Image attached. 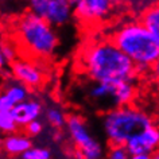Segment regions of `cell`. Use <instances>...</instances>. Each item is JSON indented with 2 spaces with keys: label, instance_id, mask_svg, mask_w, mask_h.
<instances>
[{
  "label": "cell",
  "instance_id": "e0dca14e",
  "mask_svg": "<svg viewBox=\"0 0 159 159\" xmlns=\"http://www.w3.org/2000/svg\"><path fill=\"white\" fill-rule=\"evenodd\" d=\"M19 128L16 121L14 120L11 111H0V132L14 134Z\"/></svg>",
  "mask_w": 159,
  "mask_h": 159
},
{
  "label": "cell",
  "instance_id": "9c48e42d",
  "mask_svg": "<svg viewBox=\"0 0 159 159\" xmlns=\"http://www.w3.org/2000/svg\"><path fill=\"white\" fill-rule=\"evenodd\" d=\"M43 105L41 101L38 100H30L27 98L25 101H20L18 104H15L11 109L14 120L16 121L18 127H25L27 123H30L31 120H35L42 115Z\"/></svg>",
  "mask_w": 159,
  "mask_h": 159
},
{
  "label": "cell",
  "instance_id": "277c9868",
  "mask_svg": "<svg viewBox=\"0 0 159 159\" xmlns=\"http://www.w3.org/2000/svg\"><path fill=\"white\" fill-rule=\"evenodd\" d=\"M16 34L23 45L38 57H51L58 47L59 39L55 27L31 11L19 18Z\"/></svg>",
  "mask_w": 159,
  "mask_h": 159
},
{
  "label": "cell",
  "instance_id": "5bb4252c",
  "mask_svg": "<svg viewBox=\"0 0 159 159\" xmlns=\"http://www.w3.org/2000/svg\"><path fill=\"white\" fill-rule=\"evenodd\" d=\"M77 157L78 159H104V148L100 142L94 140L84 148H80Z\"/></svg>",
  "mask_w": 159,
  "mask_h": 159
},
{
  "label": "cell",
  "instance_id": "4fadbf2b",
  "mask_svg": "<svg viewBox=\"0 0 159 159\" xmlns=\"http://www.w3.org/2000/svg\"><path fill=\"white\" fill-rule=\"evenodd\" d=\"M139 22L152 35L159 38V7L158 3L147 7L139 14Z\"/></svg>",
  "mask_w": 159,
  "mask_h": 159
},
{
  "label": "cell",
  "instance_id": "83f0119b",
  "mask_svg": "<svg viewBox=\"0 0 159 159\" xmlns=\"http://www.w3.org/2000/svg\"><path fill=\"white\" fill-rule=\"evenodd\" d=\"M2 142H3V136H2V132H0V147H2Z\"/></svg>",
  "mask_w": 159,
  "mask_h": 159
},
{
  "label": "cell",
  "instance_id": "d4e9b609",
  "mask_svg": "<svg viewBox=\"0 0 159 159\" xmlns=\"http://www.w3.org/2000/svg\"><path fill=\"white\" fill-rule=\"evenodd\" d=\"M111 2H112V4L116 8H129L131 10L138 0H111Z\"/></svg>",
  "mask_w": 159,
  "mask_h": 159
},
{
  "label": "cell",
  "instance_id": "7a4b0ae2",
  "mask_svg": "<svg viewBox=\"0 0 159 159\" xmlns=\"http://www.w3.org/2000/svg\"><path fill=\"white\" fill-rule=\"evenodd\" d=\"M111 41L135 63L138 71L157 65L159 59V38L138 20H128L116 27Z\"/></svg>",
  "mask_w": 159,
  "mask_h": 159
},
{
  "label": "cell",
  "instance_id": "8992f818",
  "mask_svg": "<svg viewBox=\"0 0 159 159\" xmlns=\"http://www.w3.org/2000/svg\"><path fill=\"white\" fill-rule=\"evenodd\" d=\"M159 144V131L154 125L143 129L142 132L134 135L129 138L124 144L127 152L129 155H140V154H148L151 155L155 152Z\"/></svg>",
  "mask_w": 159,
  "mask_h": 159
},
{
  "label": "cell",
  "instance_id": "d6986e66",
  "mask_svg": "<svg viewBox=\"0 0 159 159\" xmlns=\"http://www.w3.org/2000/svg\"><path fill=\"white\" fill-rule=\"evenodd\" d=\"M22 159H51V152L47 148L42 147H33L20 154Z\"/></svg>",
  "mask_w": 159,
  "mask_h": 159
},
{
  "label": "cell",
  "instance_id": "cb8c5ba5",
  "mask_svg": "<svg viewBox=\"0 0 159 159\" xmlns=\"http://www.w3.org/2000/svg\"><path fill=\"white\" fill-rule=\"evenodd\" d=\"M14 105V101L7 96L6 92L0 93V111H11Z\"/></svg>",
  "mask_w": 159,
  "mask_h": 159
},
{
  "label": "cell",
  "instance_id": "6da1fadb",
  "mask_svg": "<svg viewBox=\"0 0 159 159\" xmlns=\"http://www.w3.org/2000/svg\"><path fill=\"white\" fill-rule=\"evenodd\" d=\"M82 66L94 82L115 85L120 81H135L138 70L135 63L112 43L94 42L82 53Z\"/></svg>",
  "mask_w": 159,
  "mask_h": 159
},
{
  "label": "cell",
  "instance_id": "7402d4cb",
  "mask_svg": "<svg viewBox=\"0 0 159 159\" xmlns=\"http://www.w3.org/2000/svg\"><path fill=\"white\" fill-rule=\"evenodd\" d=\"M0 50L3 53V57L6 58L7 62H12L14 59H16V50L12 45L10 43H2L0 45Z\"/></svg>",
  "mask_w": 159,
  "mask_h": 159
},
{
  "label": "cell",
  "instance_id": "ffe728a7",
  "mask_svg": "<svg viewBox=\"0 0 159 159\" xmlns=\"http://www.w3.org/2000/svg\"><path fill=\"white\" fill-rule=\"evenodd\" d=\"M129 154L127 152L124 146H112L105 159H128Z\"/></svg>",
  "mask_w": 159,
  "mask_h": 159
},
{
  "label": "cell",
  "instance_id": "484cf974",
  "mask_svg": "<svg viewBox=\"0 0 159 159\" xmlns=\"http://www.w3.org/2000/svg\"><path fill=\"white\" fill-rule=\"evenodd\" d=\"M128 159H152V157L148 154H140V155H129Z\"/></svg>",
  "mask_w": 159,
  "mask_h": 159
},
{
  "label": "cell",
  "instance_id": "3957f363",
  "mask_svg": "<svg viewBox=\"0 0 159 159\" xmlns=\"http://www.w3.org/2000/svg\"><path fill=\"white\" fill-rule=\"evenodd\" d=\"M151 125H154L152 116L129 104L116 107L102 117V128L112 146H123L129 138Z\"/></svg>",
  "mask_w": 159,
  "mask_h": 159
},
{
  "label": "cell",
  "instance_id": "44dd1931",
  "mask_svg": "<svg viewBox=\"0 0 159 159\" xmlns=\"http://www.w3.org/2000/svg\"><path fill=\"white\" fill-rule=\"evenodd\" d=\"M25 129L29 136H37V135H39L43 131V124L38 119H35V120H31L30 123H27L25 125Z\"/></svg>",
  "mask_w": 159,
  "mask_h": 159
},
{
  "label": "cell",
  "instance_id": "2e32d148",
  "mask_svg": "<svg viewBox=\"0 0 159 159\" xmlns=\"http://www.w3.org/2000/svg\"><path fill=\"white\" fill-rule=\"evenodd\" d=\"M113 92V85L105 84V82H94V85L89 90V96L94 100H102L109 98Z\"/></svg>",
  "mask_w": 159,
  "mask_h": 159
},
{
  "label": "cell",
  "instance_id": "52a82bcc",
  "mask_svg": "<svg viewBox=\"0 0 159 159\" xmlns=\"http://www.w3.org/2000/svg\"><path fill=\"white\" fill-rule=\"evenodd\" d=\"M42 18L53 27L66 26L74 18L71 0H47Z\"/></svg>",
  "mask_w": 159,
  "mask_h": 159
},
{
  "label": "cell",
  "instance_id": "4316f807",
  "mask_svg": "<svg viewBox=\"0 0 159 159\" xmlns=\"http://www.w3.org/2000/svg\"><path fill=\"white\" fill-rule=\"evenodd\" d=\"M7 63H8V62L6 61V58L3 57V53H2V50H0V70H2V69H4Z\"/></svg>",
  "mask_w": 159,
  "mask_h": 159
},
{
  "label": "cell",
  "instance_id": "8fae6325",
  "mask_svg": "<svg viewBox=\"0 0 159 159\" xmlns=\"http://www.w3.org/2000/svg\"><path fill=\"white\" fill-rule=\"evenodd\" d=\"M2 146L3 150L8 155H20L33 146V142H31L29 135L8 134V136L3 138Z\"/></svg>",
  "mask_w": 159,
  "mask_h": 159
},
{
  "label": "cell",
  "instance_id": "7c38bea8",
  "mask_svg": "<svg viewBox=\"0 0 159 159\" xmlns=\"http://www.w3.org/2000/svg\"><path fill=\"white\" fill-rule=\"evenodd\" d=\"M135 96V84L134 81H120L113 85L112 92V104L116 107L128 105Z\"/></svg>",
  "mask_w": 159,
  "mask_h": 159
},
{
  "label": "cell",
  "instance_id": "30bf717a",
  "mask_svg": "<svg viewBox=\"0 0 159 159\" xmlns=\"http://www.w3.org/2000/svg\"><path fill=\"white\" fill-rule=\"evenodd\" d=\"M67 132H69L71 140L78 148H84L90 143H93L96 139H94L89 132L88 125L85 124V121L82 120L80 116H70L66 119L65 123Z\"/></svg>",
  "mask_w": 159,
  "mask_h": 159
},
{
  "label": "cell",
  "instance_id": "ba28073f",
  "mask_svg": "<svg viewBox=\"0 0 159 159\" xmlns=\"http://www.w3.org/2000/svg\"><path fill=\"white\" fill-rule=\"evenodd\" d=\"M14 77L27 88H37L43 82V71L37 65L25 59H14L11 62Z\"/></svg>",
  "mask_w": 159,
  "mask_h": 159
},
{
  "label": "cell",
  "instance_id": "f1b7e54d",
  "mask_svg": "<svg viewBox=\"0 0 159 159\" xmlns=\"http://www.w3.org/2000/svg\"><path fill=\"white\" fill-rule=\"evenodd\" d=\"M152 159H159V157H158V155H154V157H152Z\"/></svg>",
  "mask_w": 159,
  "mask_h": 159
},
{
  "label": "cell",
  "instance_id": "ac0fdd59",
  "mask_svg": "<svg viewBox=\"0 0 159 159\" xmlns=\"http://www.w3.org/2000/svg\"><path fill=\"white\" fill-rule=\"evenodd\" d=\"M46 120L50 123L54 128H62L65 127L66 116L61 109L58 108H49L46 111Z\"/></svg>",
  "mask_w": 159,
  "mask_h": 159
},
{
  "label": "cell",
  "instance_id": "5b68a950",
  "mask_svg": "<svg viewBox=\"0 0 159 159\" xmlns=\"http://www.w3.org/2000/svg\"><path fill=\"white\" fill-rule=\"evenodd\" d=\"M71 4L74 18L88 25L109 20L117 10L111 0H71Z\"/></svg>",
  "mask_w": 159,
  "mask_h": 159
},
{
  "label": "cell",
  "instance_id": "9a60e30c",
  "mask_svg": "<svg viewBox=\"0 0 159 159\" xmlns=\"http://www.w3.org/2000/svg\"><path fill=\"white\" fill-rule=\"evenodd\" d=\"M6 94L8 96L11 100L14 101V104H18L20 101H25L29 98L30 93H29V88L26 85H23L22 82H15V84L10 85L6 89Z\"/></svg>",
  "mask_w": 159,
  "mask_h": 159
},
{
  "label": "cell",
  "instance_id": "603a6c76",
  "mask_svg": "<svg viewBox=\"0 0 159 159\" xmlns=\"http://www.w3.org/2000/svg\"><path fill=\"white\" fill-rule=\"evenodd\" d=\"M27 2H29V8L31 12L38 15V16H42L47 0H27Z\"/></svg>",
  "mask_w": 159,
  "mask_h": 159
}]
</instances>
